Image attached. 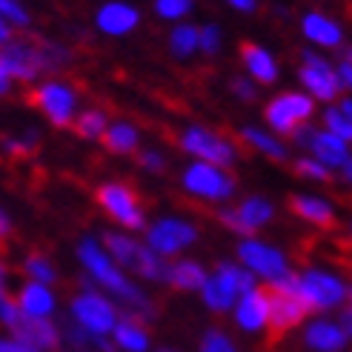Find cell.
Instances as JSON below:
<instances>
[{
    "label": "cell",
    "mask_w": 352,
    "mask_h": 352,
    "mask_svg": "<svg viewBox=\"0 0 352 352\" xmlns=\"http://www.w3.org/2000/svg\"><path fill=\"white\" fill-rule=\"evenodd\" d=\"M14 301L21 315H29V318H46L55 309V298H52V292L43 284H26Z\"/></svg>",
    "instance_id": "cell-21"
},
{
    "label": "cell",
    "mask_w": 352,
    "mask_h": 352,
    "mask_svg": "<svg viewBox=\"0 0 352 352\" xmlns=\"http://www.w3.org/2000/svg\"><path fill=\"white\" fill-rule=\"evenodd\" d=\"M198 241V230L192 223L175 221V218H164L157 221L149 230V250L161 258V255H175L181 252L184 246Z\"/></svg>",
    "instance_id": "cell-11"
},
{
    "label": "cell",
    "mask_w": 352,
    "mask_h": 352,
    "mask_svg": "<svg viewBox=\"0 0 352 352\" xmlns=\"http://www.w3.org/2000/svg\"><path fill=\"white\" fill-rule=\"evenodd\" d=\"M238 258H241L252 272L270 278V280H280L284 275H289L284 255H280L278 250H272V246L261 243V241H243V243L238 246Z\"/></svg>",
    "instance_id": "cell-12"
},
{
    "label": "cell",
    "mask_w": 352,
    "mask_h": 352,
    "mask_svg": "<svg viewBox=\"0 0 352 352\" xmlns=\"http://www.w3.org/2000/svg\"><path fill=\"white\" fill-rule=\"evenodd\" d=\"M346 336L329 321H321V324H312L307 329V346L318 349V352H338L344 346Z\"/></svg>",
    "instance_id": "cell-26"
},
{
    "label": "cell",
    "mask_w": 352,
    "mask_h": 352,
    "mask_svg": "<svg viewBox=\"0 0 352 352\" xmlns=\"http://www.w3.org/2000/svg\"><path fill=\"white\" fill-rule=\"evenodd\" d=\"M184 186L189 192H195L201 198L209 201H223L235 192V178L223 175L218 166H209V164H192L184 172Z\"/></svg>",
    "instance_id": "cell-8"
},
{
    "label": "cell",
    "mask_w": 352,
    "mask_h": 352,
    "mask_svg": "<svg viewBox=\"0 0 352 352\" xmlns=\"http://www.w3.org/2000/svg\"><path fill=\"white\" fill-rule=\"evenodd\" d=\"M9 41H12V32H9L3 17H0V43H9Z\"/></svg>",
    "instance_id": "cell-47"
},
{
    "label": "cell",
    "mask_w": 352,
    "mask_h": 352,
    "mask_svg": "<svg viewBox=\"0 0 352 352\" xmlns=\"http://www.w3.org/2000/svg\"><path fill=\"white\" fill-rule=\"evenodd\" d=\"M336 78H338V83H341V86H349V80H352V66H349V55L344 58V63H341V69H338V75H336Z\"/></svg>",
    "instance_id": "cell-45"
},
{
    "label": "cell",
    "mask_w": 352,
    "mask_h": 352,
    "mask_svg": "<svg viewBox=\"0 0 352 352\" xmlns=\"http://www.w3.org/2000/svg\"><path fill=\"white\" fill-rule=\"evenodd\" d=\"M304 66L298 69V78H301V83L307 86V89L315 95V98H321V100H332L338 92H341V83L336 78V72L318 58V55H312V52H304L301 55Z\"/></svg>",
    "instance_id": "cell-14"
},
{
    "label": "cell",
    "mask_w": 352,
    "mask_h": 352,
    "mask_svg": "<svg viewBox=\"0 0 352 352\" xmlns=\"http://www.w3.org/2000/svg\"><path fill=\"white\" fill-rule=\"evenodd\" d=\"M0 352H38V349H32L21 341H0Z\"/></svg>",
    "instance_id": "cell-44"
},
{
    "label": "cell",
    "mask_w": 352,
    "mask_h": 352,
    "mask_svg": "<svg viewBox=\"0 0 352 352\" xmlns=\"http://www.w3.org/2000/svg\"><path fill=\"white\" fill-rule=\"evenodd\" d=\"M72 132L80 138V140H95L103 135V129H107V115H103L100 109H89V112H83L78 118H72Z\"/></svg>",
    "instance_id": "cell-30"
},
{
    "label": "cell",
    "mask_w": 352,
    "mask_h": 352,
    "mask_svg": "<svg viewBox=\"0 0 352 352\" xmlns=\"http://www.w3.org/2000/svg\"><path fill=\"white\" fill-rule=\"evenodd\" d=\"M115 341L126 352H146L149 349V329L144 318H138L135 312H123V318L115 324Z\"/></svg>",
    "instance_id": "cell-18"
},
{
    "label": "cell",
    "mask_w": 352,
    "mask_h": 352,
    "mask_svg": "<svg viewBox=\"0 0 352 352\" xmlns=\"http://www.w3.org/2000/svg\"><path fill=\"white\" fill-rule=\"evenodd\" d=\"M103 246L112 252V258L138 275H144L149 280H166V270L164 261L157 258L149 246H140L138 241L126 238V235H115V232H107L103 235Z\"/></svg>",
    "instance_id": "cell-4"
},
{
    "label": "cell",
    "mask_w": 352,
    "mask_h": 352,
    "mask_svg": "<svg viewBox=\"0 0 352 352\" xmlns=\"http://www.w3.org/2000/svg\"><path fill=\"white\" fill-rule=\"evenodd\" d=\"M198 46H201L204 52H209V55H212V52H218V46H221V29L212 26V23H209L206 29H201V32H198Z\"/></svg>",
    "instance_id": "cell-40"
},
{
    "label": "cell",
    "mask_w": 352,
    "mask_h": 352,
    "mask_svg": "<svg viewBox=\"0 0 352 352\" xmlns=\"http://www.w3.org/2000/svg\"><path fill=\"white\" fill-rule=\"evenodd\" d=\"M232 89H235V95L241 98V100H255V89L250 83H246L243 78H232Z\"/></svg>",
    "instance_id": "cell-43"
},
{
    "label": "cell",
    "mask_w": 352,
    "mask_h": 352,
    "mask_svg": "<svg viewBox=\"0 0 352 352\" xmlns=\"http://www.w3.org/2000/svg\"><path fill=\"white\" fill-rule=\"evenodd\" d=\"M78 258L83 261V267L92 272V278L98 280V284H103L107 289H112L118 298H123V301L132 307L129 312H135L138 318H155V315H157L155 304H152L149 298L140 292L138 287L129 284V278L115 267V263L107 258V252H103L95 241H80V246H78Z\"/></svg>",
    "instance_id": "cell-2"
},
{
    "label": "cell",
    "mask_w": 352,
    "mask_h": 352,
    "mask_svg": "<svg viewBox=\"0 0 352 352\" xmlns=\"http://www.w3.org/2000/svg\"><path fill=\"white\" fill-rule=\"evenodd\" d=\"M135 161H138V166H144V169H149L155 175L166 172V161L157 152H135Z\"/></svg>",
    "instance_id": "cell-41"
},
{
    "label": "cell",
    "mask_w": 352,
    "mask_h": 352,
    "mask_svg": "<svg viewBox=\"0 0 352 352\" xmlns=\"http://www.w3.org/2000/svg\"><path fill=\"white\" fill-rule=\"evenodd\" d=\"M95 201L112 221L126 226V230H144L146 226L144 209H140V192L132 184H123V181L103 184L95 189Z\"/></svg>",
    "instance_id": "cell-3"
},
{
    "label": "cell",
    "mask_w": 352,
    "mask_h": 352,
    "mask_svg": "<svg viewBox=\"0 0 352 352\" xmlns=\"http://www.w3.org/2000/svg\"><path fill=\"white\" fill-rule=\"evenodd\" d=\"M324 120H327V129H329V135L332 138H338V140H346L352 138V126H349V118L346 115H341L338 109H329L327 115H324Z\"/></svg>",
    "instance_id": "cell-36"
},
{
    "label": "cell",
    "mask_w": 352,
    "mask_h": 352,
    "mask_svg": "<svg viewBox=\"0 0 352 352\" xmlns=\"http://www.w3.org/2000/svg\"><path fill=\"white\" fill-rule=\"evenodd\" d=\"M14 238V226L12 221L6 218V212L0 209V255H6V243Z\"/></svg>",
    "instance_id": "cell-42"
},
{
    "label": "cell",
    "mask_w": 352,
    "mask_h": 352,
    "mask_svg": "<svg viewBox=\"0 0 352 352\" xmlns=\"http://www.w3.org/2000/svg\"><path fill=\"white\" fill-rule=\"evenodd\" d=\"M100 144H103V149L112 152V155H135V149H138V132H135V126H129V123H115V126L103 129Z\"/></svg>",
    "instance_id": "cell-25"
},
{
    "label": "cell",
    "mask_w": 352,
    "mask_h": 352,
    "mask_svg": "<svg viewBox=\"0 0 352 352\" xmlns=\"http://www.w3.org/2000/svg\"><path fill=\"white\" fill-rule=\"evenodd\" d=\"M215 278L221 280V284L230 289L232 295H246V292H252L255 289V278L235 267V263H218V270H215Z\"/></svg>",
    "instance_id": "cell-28"
},
{
    "label": "cell",
    "mask_w": 352,
    "mask_h": 352,
    "mask_svg": "<svg viewBox=\"0 0 352 352\" xmlns=\"http://www.w3.org/2000/svg\"><path fill=\"white\" fill-rule=\"evenodd\" d=\"M241 140H243V144H250L252 149L263 152L267 157H272V161H287V149L280 146L275 138H267V135L258 132V129H243L241 132Z\"/></svg>",
    "instance_id": "cell-31"
},
{
    "label": "cell",
    "mask_w": 352,
    "mask_h": 352,
    "mask_svg": "<svg viewBox=\"0 0 352 352\" xmlns=\"http://www.w3.org/2000/svg\"><path fill=\"white\" fill-rule=\"evenodd\" d=\"M201 289H204V301L209 304V309H215V312H226V309L232 307V301H235V295L226 289L215 275H212V278H206Z\"/></svg>",
    "instance_id": "cell-32"
},
{
    "label": "cell",
    "mask_w": 352,
    "mask_h": 352,
    "mask_svg": "<svg viewBox=\"0 0 352 352\" xmlns=\"http://www.w3.org/2000/svg\"><path fill=\"white\" fill-rule=\"evenodd\" d=\"M98 26L107 34H126L138 26V12L126 3H107L98 12Z\"/></svg>",
    "instance_id": "cell-20"
},
{
    "label": "cell",
    "mask_w": 352,
    "mask_h": 352,
    "mask_svg": "<svg viewBox=\"0 0 352 352\" xmlns=\"http://www.w3.org/2000/svg\"><path fill=\"white\" fill-rule=\"evenodd\" d=\"M309 146H312L315 155H318V164H324V166H349L346 144L338 138H332L329 132H315Z\"/></svg>",
    "instance_id": "cell-23"
},
{
    "label": "cell",
    "mask_w": 352,
    "mask_h": 352,
    "mask_svg": "<svg viewBox=\"0 0 352 352\" xmlns=\"http://www.w3.org/2000/svg\"><path fill=\"white\" fill-rule=\"evenodd\" d=\"M155 9L161 17H166V21H178V17H184L192 9V0H157Z\"/></svg>",
    "instance_id": "cell-38"
},
{
    "label": "cell",
    "mask_w": 352,
    "mask_h": 352,
    "mask_svg": "<svg viewBox=\"0 0 352 352\" xmlns=\"http://www.w3.org/2000/svg\"><path fill=\"white\" fill-rule=\"evenodd\" d=\"M238 324L243 329H261L263 324H267V298H263V289H252V292H246L241 298V304H238Z\"/></svg>",
    "instance_id": "cell-22"
},
{
    "label": "cell",
    "mask_w": 352,
    "mask_h": 352,
    "mask_svg": "<svg viewBox=\"0 0 352 352\" xmlns=\"http://www.w3.org/2000/svg\"><path fill=\"white\" fill-rule=\"evenodd\" d=\"M295 175H301V178H312V181H324V184H332V172L318 164V161H307V157H301L295 166Z\"/></svg>",
    "instance_id": "cell-35"
},
{
    "label": "cell",
    "mask_w": 352,
    "mask_h": 352,
    "mask_svg": "<svg viewBox=\"0 0 352 352\" xmlns=\"http://www.w3.org/2000/svg\"><path fill=\"white\" fill-rule=\"evenodd\" d=\"M72 312H75V321L95 332V336H107V332L115 329L118 318H115V307L107 301L103 295L98 292H83L72 301Z\"/></svg>",
    "instance_id": "cell-9"
},
{
    "label": "cell",
    "mask_w": 352,
    "mask_h": 352,
    "mask_svg": "<svg viewBox=\"0 0 352 352\" xmlns=\"http://www.w3.org/2000/svg\"><path fill=\"white\" fill-rule=\"evenodd\" d=\"M14 341H21L38 352H60V332L55 324H49L46 318H29L21 315L17 324L12 327Z\"/></svg>",
    "instance_id": "cell-15"
},
{
    "label": "cell",
    "mask_w": 352,
    "mask_h": 352,
    "mask_svg": "<svg viewBox=\"0 0 352 352\" xmlns=\"http://www.w3.org/2000/svg\"><path fill=\"white\" fill-rule=\"evenodd\" d=\"M287 206H289L292 215H298L307 223L321 226V230H336V226H338V218H336V212H332V206L327 201L309 198V195H289Z\"/></svg>",
    "instance_id": "cell-16"
},
{
    "label": "cell",
    "mask_w": 352,
    "mask_h": 352,
    "mask_svg": "<svg viewBox=\"0 0 352 352\" xmlns=\"http://www.w3.org/2000/svg\"><path fill=\"white\" fill-rule=\"evenodd\" d=\"M315 115V103L312 98L301 95V92H287L275 100L267 103V109H263V118L267 123L278 132V135H292L301 123H307L309 118Z\"/></svg>",
    "instance_id": "cell-5"
},
{
    "label": "cell",
    "mask_w": 352,
    "mask_h": 352,
    "mask_svg": "<svg viewBox=\"0 0 352 352\" xmlns=\"http://www.w3.org/2000/svg\"><path fill=\"white\" fill-rule=\"evenodd\" d=\"M23 270L38 280V284H52V280H58V272H55V267H52V261L43 255V252H29L26 255V261H23Z\"/></svg>",
    "instance_id": "cell-33"
},
{
    "label": "cell",
    "mask_w": 352,
    "mask_h": 352,
    "mask_svg": "<svg viewBox=\"0 0 352 352\" xmlns=\"http://www.w3.org/2000/svg\"><path fill=\"white\" fill-rule=\"evenodd\" d=\"M201 352H235V344L221 329H209L201 341Z\"/></svg>",
    "instance_id": "cell-37"
},
{
    "label": "cell",
    "mask_w": 352,
    "mask_h": 352,
    "mask_svg": "<svg viewBox=\"0 0 352 352\" xmlns=\"http://www.w3.org/2000/svg\"><path fill=\"white\" fill-rule=\"evenodd\" d=\"M0 14H3V21H9V23L29 26V12L17 3V0H0Z\"/></svg>",
    "instance_id": "cell-39"
},
{
    "label": "cell",
    "mask_w": 352,
    "mask_h": 352,
    "mask_svg": "<svg viewBox=\"0 0 352 352\" xmlns=\"http://www.w3.org/2000/svg\"><path fill=\"white\" fill-rule=\"evenodd\" d=\"M238 52H241L246 69H250L252 78H255L258 83L270 86V83L278 80V66H275V60L270 58L267 49H261V46L252 43V41H241V49H238Z\"/></svg>",
    "instance_id": "cell-19"
},
{
    "label": "cell",
    "mask_w": 352,
    "mask_h": 352,
    "mask_svg": "<svg viewBox=\"0 0 352 352\" xmlns=\"http://www.w3.org/2000/svg\"><path fill=\"white\" fill-rule=\"evenodd\" d=\"M261 289H263V298H267V329H270L267 349L272 352L275 344L284 341L292 329L301 327L315 309L301 295L298 275H292V272L284 275L280 280H270V284Z\"/></svg>",
    "instance_id": "cell-1"
},
{
    "label": "cell",
    "mask_w": 352,
    "mask_h": 352,
    "mask_svg": "<svg viewBox=\"0 0 352 352\" xmlns=\"http://www.w3.org/2000/svg\"><path fill=\"white\" fill-rule=\"evenodd\" d=\"M235 215L238 221L246 226V230H258V226H263L270 218H272V204L270 201H263V198H246L238 209H235Z\"/></svg>",
    "instance_id": "cell-29"
},
{
    "label": "cell",
    "mask_w": 352,
    "mask_h": 352,
    "mask_svg": "<svg viewBox=\"0 0 352 352\" xmlns=\"http://www.w3.org/2000/svg\"><path fill=\"white\" fill-rule=\"evenodd\" d=\"M0 63L14 80H34L41 75V60L32 41H9V46H0Z\"/></svg>",
    "instance_id": "cell-13"
},
{
    "label": "cell",
    "mask_w": 352,
    "mask_h": 352,
    "mask_svg": "<svg viewBox=\"0 0 352 352\" xmlns=\"http://www.w3.org/2000/svg\"><path fill=\"white\" fill-rule=\"evenodd\" d=\"M298 287H301V295L307 298L315 312L338 307L349 295V289L341 284L336 275H327V272H318V270H309L304 275H298Z\"/></svg>",
    "instance_id": "cell-6"
},
{
    "label": "cell",
    "mask_w": 352,
    "mask_h": 352,
    "mask_svg": "<svg viewBox=\"0 0 352 352\" xmlns=\"http://www.w3.org/2000/svg\"><path fill=\"white\" fill-rule=\"evenodd\" d=\"M161 352H175V349H161Z\"/></svg>",
    "instance_id": "cell-48"
},
{
    "label": "cell",
    "mask_w": 352,
    "mask_h": 352,
    "mask_svg": "<svg viewBox=\"0 0 352 352\" xmlns=\"http://www.w3.org/2000/svg\"><path fill=\"white\" fill-rule=\"evenodd\" d=\"M169 43H172V52L178 58H186V55H192V52L198 49V29L195 26H189V23H184V26H178L172 32V38H169Z\"/></svg>",
    "instance_id": "cell-34"
},
{
    "label": "cell",
    "mask_w": 352,
    "mask_h": 352,
    "mask_svg": "<svg viewBox=\"0 0 352 352\" xmlns=\"http://www.w3.org/2000/svg\"><path fill=\"white\" fill-rule=\"evenodd\" d=\"M230 3H232L238 12H252V9H255V0H230Z\"/></svg>",
    "instance_id": "cell-46"
},
{
    "label": "cell",
    "mask_w": 352,
    "mask_h": 352,
    "mask_svg": "<svg viewBox=\"0 0 352 352\" xmlns=\"http://www.w3.org/2000/svg\"><path fill=\"white\" fill-rule=\"evenodd\" d=\"M304 34L309 41L321 46H338L341 43V29L338 23H332L324 14H307L304 17Z\"/></svg>",
    "instance_id": "cell-27"
},
{
    "label": "cell",
    "mask_w": 352,
    "mask_h": 352,
    "mask_svg": "<svg viewBox=\"0 0 352 352\" xmlns=\"http://www.w3.org/2000/svg\"><path fill=\"white\" fill-rule=\"evenodd\" d=\"M29 103L34 109H41L43 115H49V120L55 123L58 129H66L69 123H72L75 95L63 83H46V86H41V89H34L29 95Z\"/></svg>",
    "instance_id": "cell-10"
},
{
    "label": "cell",
    "mask_w": 352,
    "mask_h": 352,
    "mask_svg": "<svg viewBox=\"0 0 352 352\" xmlns=\"http://www.w3.org/2000/svg\"><path fill=\"white\" fill-rule=\"evenodd\" d=\"M166 280H169L175 289L192 292V289H201L204 287L206 272H204L201 263H195V261H178L175 267L166 270Z\"/></svg>",
    "instance_id": "cell-24"
},
{
    "label": "cell",
    "mask_w": 352,
    "mask_h": 352,
    "mask_svg": "<svg viewBox=\"0 0 352 352\" xmlns=\"http://www.w3.org/2000/svg\"><path fill=\"white\" fill-rule=\"evenodd\" d=\"M181 149L189 152V155H195L201 157V161H206L209 166H230L232 164V146L230 144H223V140L215 135V132H209V129H201V126H192L181 135Z\"/></svg>",
    "instance_id": "cell-7"
},
{
    "label": "cell",
    "mask_w": 352,
    "mask_h": 352,
    "mask_svg": "<svg viewBox=\"0 0 352 352\" xmlns=\"http://www.w3.org/2000/svg\"><path fill=\"white\" fill-rule=\"evenodd\" d=\"M58 332L66 338V349H69V352H118L103 336H95V332L83 329V327H80L78 321H72V318L60 321Z\"/></svg>",
    "instance_id": "cell-17"
}]
</instances>
